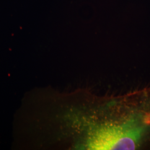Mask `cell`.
Listing matches in <instances>:
<instances>
[{
	"label": "cell",
	"mask_w": 150,
	"mask_h": 150,
	"mask_svg": "<svg viewBox=\"0 0 150 150\" xmlns=\"http://www.w3.org/2000/svg\"><path fill=\"white\" fill-rule=\"evenodd\" d=\"M149 126L148 117L134 115L125 122L106 123L89 129L83 147L87 150H134Z\"/></svg>",
	"instance_id": "obj_1"
}]
</instances>
